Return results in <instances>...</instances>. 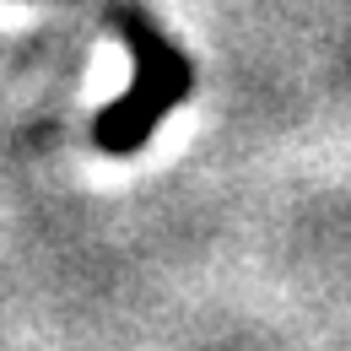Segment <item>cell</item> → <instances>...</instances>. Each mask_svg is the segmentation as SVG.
Returning <instances> with one entry per match:
<instances>
[{
  "label": "cell",
  "instance_id": "cell-1",
  "mask_svg": "<svg viewBox=\"0 0 351 351\" xmlns=\"http://www.w3.org/2000/svg\"><path fill=\"white\" fill-rule=\"evenodd\" d=\"M114 27H119V38H125V49H130V60H135V82L119 103H108L92 119V141L108 157H130V152H141L152 141V130L173 114L178 103L195 92V65L184 60V49L141 5H114Z\"/></svg>",
  "mask_w": 351,
  "mask_h": 351
}]
</instances>
